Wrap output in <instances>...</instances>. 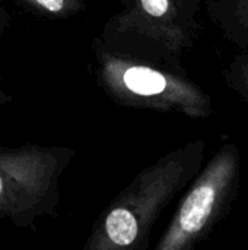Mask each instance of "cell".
<instances>
[{
	"instance_id": "1",
	"label": "cell",
	"mask_w": 248,
	"mask_h": 250,
	"mask_svg": "<svg viewBox=\"0 0 248 250\" xmlns=\"http://www.w3.org/2000/svg\"><path fill=\"white\" fill-rule=\"evenodd\" d=\"M208 142L193 139L162 155L124 188L99 220L86 250L146 249L158 218L206 161Z\"/></svg>"
},
{
	"instance_id": "2",
	"label": "cell",
	"mask_w": 248,
	"mask_h": 250,
	"mask_svg": "<svg viewBox=\"0 0 248 250\" xmlns=\"http://www.w3.org/2000/svg\"><path fill=\"white\" fill-rule=\"evenodd\" d=\"M94 50L98 83L115 104L196 120L213 114L210 94L184 67L132 57L107 48L99 40Z\"/></svg>"
},
{
	"instance_id": "3",
	"label": "cell",
	"mask_w": 248,
	"mask_h": 250,
	"mask_svg": "<svg viewBox=\"0 0 248 250\" xmlns=\"http://www.w3.org/2000/svg\"><path fill=\"white\" fill-rule=\"evenodd\" d=\"M98 38L107 48L183 67L200 34V4L189 0H130Z\"/></svg>"
},
{
	"instance_id": "4",
	"label": "cell",
	"mask_w": 248,
	"mask_h": 250,
	"mask_svg": "<svg viewBox=\"0 0 248 250\" xmlns=\"http://www.w3.org/2000/svg\"><path fill=\"white\" fill-rule=\"evenodd\" d=\"M243 174V157L235 141H225L203 163L189 185L156 250H191L205 242L234 205Z\"/></svg>"
},
{
	"instance_id": "5",
	"label": "cell",
	"mask_w": 248,
	"mask_h": 250,
	"mask_svg": "<svg viewBox=\"0 0 248 250\" xmlns=\"http://www.w3.org/2000/svg\"><path fill=\"white\" fill-rule=\"evenodd\" d=\"M73 160L67 146L25 145L0 149V218L16 227L35 229L56 215L60 179Z\"/></svg>"
},
{
	"instance_id": "6",
	"label": "cell",
	"mask_w": 248,
	"mask_h": 250,
	"mask_svg": "<svg viewBox=\"0 0 248 250\" xmlns=\"http://www.w3.org/2000/svg\"><path fill=\"white\" fill-rule=\"evenodd\" d=\"M202 3L224 40L237 48L248 47V0H202Z\"/></svg>"
},
{
	"instance_id": "7",
	"label": "cell",
	"mask_w": 248,
	"mask_h": 250,
	"mask_svg": "<svg viewBox=\"0 0 248 250\" xmlns=\"http://www.w3.org/2000/svg\"><path fill=\"white\" fill-rule=\"evenodd\" d=\"M222 76L225 85L248 110V47L238 48L225 63Z\"/></svg>"
},
{
	"instance_id": "8",
	"label": "cell",
	"mask_w": 248,
	"mask_h": 250,
	"mask_svg": "<svg viewBox=\"0 0 248 250\" xmlns=\"http://www.w3.org/2000/svg\"><path fill=\"white\" fill-rule=\"evenodd\" d=\"M25 6L44 16L69 18L80 12L85 4L83 0H20Z\"/></svg>"
},
{
	"instance_id": "9",
	"label": "cell",
	"mask_w": 248,
	"mask_h": 250,
	"mask_svg": "<svg viewBox=\"0 0 248 250\" xmlns=\"http://www.w3.org/2000/svg\"><path fill=\"white\" fill-rule=\"evenodd\" d=\"M7 22H9V15H7V12L4 9L0 7V41H1V37H3V34L6 31Z\"/></svg>"
},
{
	"instance_id": "10",
	"label": "cell",
	"mask_w": 248,
	"mask_h": 250,
	"mask_svg": "<svg viewBox=\"0 0 248 250\" xmlns=\"http://www.w3.org/2000/svg\"><path fill=\"white\" fill-rule=\"evenodd\" d=\"M189 1H193V3H199V4H202V0H189Z\"/></svg>"
}]
</instances>
